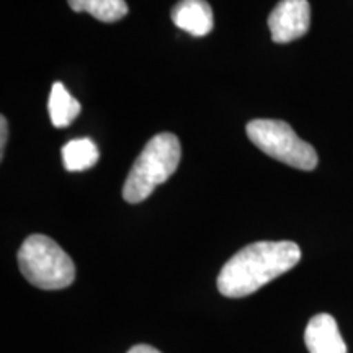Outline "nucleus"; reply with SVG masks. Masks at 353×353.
Listing matches in <instances>:
<instances>
[{
	"label": "nucleus",
	"mask_w": 353,
	"mask_h": 353,
	"mask_svg": "<svg viewBox=\"0 0 353 353\" xmlns=\"http://www.w3.org/2000/svg\"><path fill=\"white\" fill-rule=\"evenodd\" d=\"M172 21L193 37H206L214 26L213 10L206 0H180L172 10Z\"/></svg>",
	"instance_id": "7"
},
{
	"label": "nucleus",
	"mask_w": 353,
	"mask_h": 353,
	"mask_svg": "<svg viewBox=\"0 0 353 353\" xmlns=\"http://www.w3.org/2000/svg\"><path fill=\"white\" fill-rule=\"evenodd\" d=\"M64 169L68 172H83L92 169L100 159L97 144L88 138L72 139L61 149Z\"/></svg>",
	"instance_id": "8"
},
{
	"label": "nucleus",
	"mask_w": 353,
	"mask_h": 353,
	"mask_svg": "<svg viewBox=\"0 0 353 353\" xmlns=\"http://www.w3.org/2000/svg\"><path fill=\"white\" fill-rule=\"evenodd\" d=\"M182 148L170 132H161L148 141L132 164L123 185V198L128 203H141L152 195L159 185L165 183L179 169Z\"/></svg>",
	"instance_id": "2"
},
{
	"label": "nucleus",
	"mask_w": 353,
	"mask_h": 353,
	"mask_svg": "<svg viewBox=\"0 0 353 353\" xmlns=\"http://www.w3.org/2000/svg\"><path fill=\"white\" fill-rule=\"evenodd\" d=\"M74 12H87L103 23H113L128 15L125 0H68Z\"/></svg>",
	"instance_id": "10"
},
{
	"label": "nucleus",
	"mask_w": 353,
	"mask_h": 353,
	"mask_svg": "<svg viewBox=\"0 0 353 353\" xmlns=\"http://www.w3.org/2000/svg\"><path fill=\"white\" fill-rule=\"evenodd\" d=\"M128 353H162V352H159L157 348H154L151 345H144V343H141V345H134L132 348H130V352Z\"/></svg>",
	"instance_id": "12"
},
{
	"label": "nucleus",
	"mask_w": 353,
	"mask_h": 353,
	"mask_svg": "<svg viewBox=\"0 0 353 353\" xmlns=\"http://www.w3.org/2000/svg\"><path fill=\"white\" fill-rule=\"evenodd\" d=\"M247 136L267 156L299 170H314L317 152L303 141L288 123L281 120H254L247 123Z\"/></svg>",
	"instance_id": "4"
},
{
	"label": "nucleus",
	"mask_w": 353,
	"mask_h": 353,
	"mask_svg": "<svg viewBox=\"0 0 353 353\" xmlns=\"http://www.w3.org/2000/svg\"><path fill=\"white\" fill-rule=\"evenodd\" d=\"M304 342L309 353H347V345L337 322L325 312H321L307 322Z\"/></svg>",
	"instance_id": "6"
},
{
	"label": "nucleus",
	"mask_w": 353,
	"mask_h": 353,
	"mask_svg": "<svg viewBox=\"0 0 353 353\" xmlns=\"http://www.w3.org/2000/svg\"><path fill=\"white\" fill-rule=\"evenodd\" d=\"M311 26L307 0H281L268 15V28L275 43H291L304 37Z\"/></svg>",
	"instance_id": "5"
},
{
	"label": "nucleus",
	"mask_w": 353,
	"mask_h": 353,
	"mask_svg": "<svg viewBox=\"0 0 353 353\" xmlns=\"http://www.w3.org/2000/svg\"><path fill=\"white\" fill-rule=\"evenodd\" d=\"M51 123L56 128L69 126L81 113V103L65 90L61 82L52 83L50 101H48Z\"/></svg>",
	"instance_id": "9"
},
{
	"label": "nucleus",
	"mask_w": 353,
	"mask_h": 353,
	"mask_svg": "<svg viewBox=\"0 0 353 353\" xmlns=\"http://www.w3.org/2000/svg\"><path fill=\"white\" fill-rule=\"evenodd\" d=\"M7 120L6 117L0 118V157L3 159V151H6L7 144V136H8V128H7Z\"/></svg>",
	"instance_id": "11"
},
{
	"label": "nucleus",
	"mask_w": 353,
	"mask_h": 353,
	"mask_svg": "<svg viewBox=\"0 0 353 353\" xmlns=\"http://www.w3.org/2000/svg\"><path fill=\"white\" fill-rule=\"evenodd\" d=\"M301 260V249L290 241L249 244L228 260L218 276L223 296L244 298L281 276Z\"/></svg>",
	"instance_id": "1"
},
{
	"label": "nucleus",
	"mask_w": 353,
	"mask_h": 353,
	"mask_svg": "<svg viewBox=\"0 0 353 353\" xmlns=\"http://www.w3.org/2000/svg\"><path fill=\"white\" fill-rule=\"evenodd\" d=\"M19 267L33 286L41 290H63L76 280L72 259L51 237L33 234L19 250Z\"/></svg>",
	"instance_id": "3"
}]
</instances>
